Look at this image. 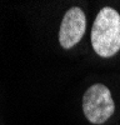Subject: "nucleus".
I'll use <instances>...</instances> for the list:
<instances>
[{
    "label": "nucleus",
    "mask_w": 120,
    "mask_h": 125,
    "mask_svg": "<svg viewBox=\"0 0 120 125\" xmlns=\"http://www.w3.org/2000/svg\"><path fill=\"white\" fill-rule=\"evenodd\" d=\"M86 29V18L80 8L74 6L65 13L59 29V43L64 49H71L83 39Z\"/></svg>",
    "instance_id": "3"
},
{
    "label": "nucleus",
    "mask_w": 120,
    "mask_h": 125,
    "mask_svg": "<svg viewBox=\"0 0 120 125\" xmlns=\"http://www.w3.org/2000/svg\"><path fill=\"white\" fill-rule=\"evenodd\" d=\"M115 104L110 90L103 84L91 85L83 96V111L93 124H104L114 114Z\"/></svg>",
    "instance_id": "2"
},
{
    "label": "nucleus",
    "mask_w": 120,
    "mask_h": 125,
    "mask_svg": "<svg viewBox=\"0 0 120 125\" xmlns=\"http://www.w3.org/2000/svg\"><path fill=\"white\" fill-rule=\"evenodd\" d=\"M91 45L101 58H111L120 50V15L115 9L104 6L98 13L91 29Z\"/></svg>",
    "instance_id": "1"
}]
</instances>
